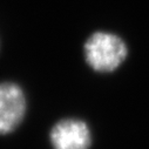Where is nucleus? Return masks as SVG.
Returning a JSON list of instances; mask_svg holds the SVG:
<instances>
[{
    "mask_svg": "<svg viewBox=\"0 0 149 149\" xmlns=\"http://www.w3.org/2000/svg\"><path fill=\"white\" fill-rule=\"evenodd\" d=\"M127 55L125 41L110 32H94L84 45L85 62L96 73H113L123 63Z\"/></svg>",
    "mask_w": 149,
    "mask_h": 149,
    "instance_id": "nucleus-1",
    "label": "nucleus"
},
{
    "mask_svg": "<svg viewBox=\"0 0 149 149\" xmlns=\"http://www.w3.org/2000/svg\"><path fill=\"white\" fill-rule=\"evenodd\" d=\"M27 109V95L19 84L0 82V136L14 133L25 121Z\"/></svg>",
    "mask_w": 149,
    "mask_h": 149,
    "instance_id": "nucleus-2",
    "label": "nucleus"
},
{
    "mask_svg": "<svg viewBox=\"0 0 149 149\" xmlns=\"http://www.w3.org/2000/svg\"><path fill=\"white\" fill-rule=\"evenodd\" d=\"M52 149H91L93 135L88 123L79 118L58 120L48 133Z\"/></svg>",
    "mask_w": 149,
    "mask_h": 149,
    "instance_id": "nucleus-3",
    "label": "nucleus"
}]
</instances>
